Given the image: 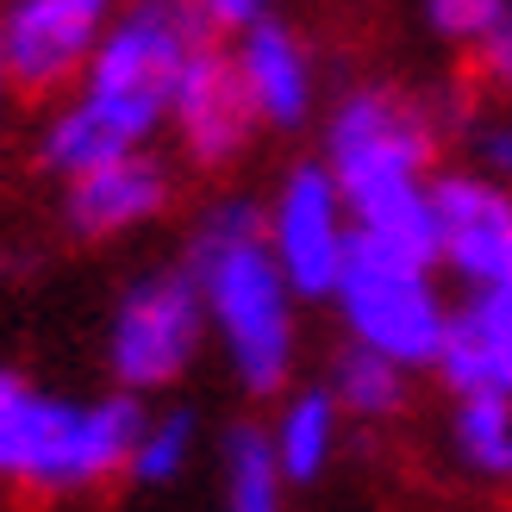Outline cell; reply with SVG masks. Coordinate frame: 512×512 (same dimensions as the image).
Returning <instances> with one entry per match:
<instances>
[{
    "mask_svg": "<svg viewBox=\"0 0 512 512\" xmlns=\"http://www.w3.org/2000/svg\"><path fill=\"white\" fill-rule=\"evenodd\" d=\"M213 38L219 32L200 19L194 0H119L82 82L38 125V163L69 182L82 169L150 150V138L169 132V94L182 69Z\"/></svg>",
    "mask_w": 512,
    "mask_h": 512,
    "instance_id": "obj_1",
    "label": "cell"
},
{
    "mask_svg": "<svg viewBox=\"0 0 512 512\" xmlns=\"http://www.w3.org/2000/svg\"><path fill=\"white\" fill-rule=\"evenodd\" d=\"M444 132H450V113L388 82H356L325 107L319 163L344 188L363 244L438 263L431 182H438Z\"/></svg>",
    "mask_w": 512,
    "mask_h": 512,
    "instance_id": "obj_2",
    "label": "cell"
},
{
    "mask_svg": "<svg viewBox=\"0 0 512 512\" xmlns=\"http://www.w3.org/2000/svg\"><path fill=\"white\" fill-rule=\"evenodd\" d=\"M182 263L207 300V325L225 350V369L250 400L288 394L300 363V294L288 288L263 238V200L219 194L194 219Z\"/></svg>",
    "mask_w": 512,
    "mask_h": 512,
    "instance_id": "obj_3",
    "label": "cell"
},
{
    "mask_svg": "<svg viewBox=\"0 0 512 512\" xmlns=\"http://www.w3.org/2000/svg\"><path fill=\"white\" fill-rule=\"evenodd\" d=\"M150 406L138 394H57L25 369H0V488L82 500L125 481Z\"/></svg>",
    "mask_w": 512,
    "mask_h": 512,
    "instance_id": "obj_4",
    "label": "cell"
},
{
    "mask_svg": "<svg viewBox=\"0 0 512 512\" xmlns=\"http://www.w3.org/2000/svg\"><path fill=\"white\" fill-rule=\"evenodd\" d=\"M331 300H338L350 344L394 356L400 369H438L444 338H450V313H456L444 281H438V263H419V256H400V250L356 238Z\"/></svg>",
    "mask_w": 512,
    "mask_h": 512,
    "instance_id": "obj_5",
    "label": "cell"
},
{
    "mask_svg": "<svg viewBox=\"0 0 512 512\" xmlns=\"http://www.w3.org/2000/svg\"><path fill=\"white\" fill-rule=\"evenodd\" d=\"M207 300H200L188 263L138 269L113 294L107 313V375L125 394H163L175 388L207 350Z\"/></svg>",
    "mask_w": 512,
    "mask_h": 512,
    "instance_id": "obj_6",
    "label": "cell"
},
{
    "mask_svg": "<svg viewBox=\"0 0 512 512\" xmlns=\"http://www.w3.org/2000/svg\"><path fill=\"white\" fill-rule=\"evenodd\" d=\"M263 238L300 300L338 294V275L356 250V219H350L344 188L331 182V169L319 157H300L281 169V182L263 200Z\"/></svg>",
    "mask_w": 512,
    "mask_h": 512,
    "instance_id": "obj_7",
    "label": "cell"
},
{
    "mask_svg": "<svg viewBox=\"0 0 512 512\" xmlns=\"http://www.w3.org/2000/svg\"><path fill=\"white\" fill-rule=\"evenodd\" d=\"M119 0H0V75L25 100H63L94 63Z\"/></svg>",
    "mask_w": 512,
    "mask_h": 512,
    "instance_id": "obj_8",
    "label": "cell"
},
{
    "mask_svg": "<svg viewBox=\"0 0 512 512\" xmlns=\"http://www.w3.org/2000/svg\"><path fill=\"white\" fill-rule=\"evenodd\" d=\"M431 213H438V269H450L469 288H500L512 281V188L481 169H444L431 182Z\"/></svg>",
    "mask_w": 512,
    "mask_h": 512,
    "instance_id": "obj_9",
    "label": "cell"
},
{
    "mask_svg": "<svg viewBox=\"0 0 512 512\" xmlns=\"http://www.w3.org/2000/svg\"><path fill=\"white\" fill-rule=\"evenodd\" d=\"M256 132L263 125H256V107L232 69V50H219V38H213L169 94V138L194 169H232L256 144Z\"/></svg>",
    "mask_w": 512,
    "mask_h": 512,
    "instance_id": "obj_10",
    "label": "cell"
},
{
    "mask_svg": "<svg viewBox=\"0 0 512 512\" xmlns=\"http://www.w3.org/2000/svg\"><path fill=\"white\" fill-rule=\"evenodd\" d=\"M175 207V169L157 150H132L63 182V232L82 244H119Z\"/></svg>",
    "mask_w": 512,
    "mask_h": 512,
    "instance_id": "obj_11",
    "label": "cell"
},
{
    "mask_svg": "<svg viewBox=\"0 0 512 512\" xmlns=\"http://www.w3.org/2000/svg\"><path fill=\"white\" fill-rule=\"evenodd\" d=\"M232 50V69L256 107V125L269 132H300L319 113V57L294 25H281L275 13L244 25V32L225 44Z\"/></svg>",
    "mask_w": 512,
    "mask_h": 512,
    "instance_id": "obj_12",
    "label": "cell"
},
{
    "mask_svg": "<svg viewBox=\"0 0 512 512\" xmlns=\"http://www.w3.org/2000/svg\"><path fill=\"white\" fill-rule=\"evenodd\" d=\"M438 381L450 394H500V400H512V281L463 294V306L450 313Z\"/></svg>",
    "mask_w": 512,
    "mask_h": 512,
    "instance_id": "obj_13",
    "label": "cell"
},
{
    "mask_svg": "<svg viewBox=\"0 0 512 512\" xmlns=\"http://www.w3.org/2000/svg\"><path fill=\"white\" fill-rule=\"evenodd\" d=\"M338 444H344V406L331 400L325 381H306V388H288L269 419V450L288 488H313L325 481V469L338 463Z\"/></svg>",
    "mask_w": 512,
    "mask_h": 512,
    "instance_id": "obj_14",
    "label": "cell"
},
{
    "mask_svg": "<svg viewBox=\"0 0 512 512\" xmlns=\"http://www.w3.org/2000/svg\"><path fill=\"white\" fill-rule=\"evenodd\" d=\"M444 444H450V463L469 481L512 488V400H500V394H450Z\"/></svg>",
    "mask_w": 512,
    "mask_h": 512,
    "instance_id": "obj_15",
    "label": "cell"
},
{
    "mask_svg": "<svg viewBox=\"0 0 512 512\" xmlns=\"http://www.w3.org/2000/svg\"><path fill=\"white\" fill-rule=\"evenodd\" d=\"M325 388H331V400L344 406V419L388 425V419L406 413V400H413V369H400L394 356L363 350V344H350V338H344V350L331 356Z\"/></svg>",
    "mask_w": 512,
    "mask_h": 512,
    "instance_id": "obj_16",
    "label": "cell"
},
{
    "mask_svg": "<svg viewBox=\"0 0 512 512\" xmlns=\"http://www.w3.org/2000/svg\"><path fill=\"white\" fill-rule=\"evenodd\" d=\"M219 512H288V475L269 450V425H232L219 444Z\"/></svg>",
    "mask_w": 512,
    "mask_h": 512,
    "instance_id": "obj_17",
    "label": "cell"
},
{
    "mask_svg": "<svg viewBox=\"0 0 512 512\" xmlns=\"http://www.w3.org/2000/svg\"><path fill=\"white\" fill-rule=\"evenodd\" d=\"M194 450H200V425H194L188 406L144 413V431L132 444V469H125V481H138V488H169V481L188 475Z\"/></svg>",
    "mask_w": 512,
    "mask_h": 512,
    "instance_id": "obj_18",
    "label": "cell"
},
{
    "mask_svg": "<svg viewBox=\"0 0 512 512\" xmlns=\"http://www.w3.org/2000/svg\"><path fill=\"white\" fill-rule=\"evenodd\" d=\"M450 132L463 144L469 169H481V175H494V182L512 188V94H494V88L469 94L463 107L450 113Z\"/></svg>",
    "mask_w": 512,
    "mask_h": 512,
    "instance_id": "obj_19",
    "label": "cell"
},
{
    "mask_svg": "<svg viewBox=\"0 0 512 512\" xmlns=\"http://www.w3.org/2000/svg\"><path fill=\"white\" fill-rule=\"evenodd\" d=\"M500 13H506V0H419L425 32L450 50H481V38L500 25Z\"/></svg>",
    "mask_w": 512,
    "mask_h": 512,
    "instance_id": "obj_20",
    "label": "cell"
},
{
    "mask_svg": "<svg viewBox=\"0 0 512 512\" xmlns=\"http://www.w3.org/2000/svg\"><path fill=\"white\" fill-rule=\"evenodd\" d=\"M475 75H481V88H494V94H512V0H506V13L488 38H481L475 50Z\"/></svg>",
    "mask_w": 512,
    "mask_h": 512,
    "instance_id": "obj_21",
    "label": "cell"
},
{
    "mask_svg": "<svg viewBox=\"0 0 512 512\" xmlns=\"http://www.w3.org/2000/svg\"><path fill=\"white\" fill-rule=\"evenodd\" d=\"M194 7H200V19H207L219 38H238L244 25H256V19L275 13V0H194Z\"/></svg>",
    "mask_w": 512,
    "mask_h": 512,
    "instance_id": "obj_22",
    "label": "cell"
},
{
    "mask_svg": "<svg viewBox=\"0 0 512 512\" xmlns=\"http://www.w3.org/2000/svg\"><path fill=\"white\" fill-rule=\"evenodd\" d=\"M7 94H13V88H7V75H0V107H7Z\"/></svg>",
    "mask_w": 512,
    "mask_h": 512,
    "instance_id": "obj_23",
    "label": "cell"
}]
</instances>
